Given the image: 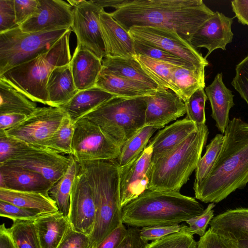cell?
I'll return each instance as SVG.
<instances>
[{
    "label": "cell",
    "mask_w": 248,
    "mask_h": 248,
    "mask_svg": "<svg viewBox=\"0 0 248 248\" xmlns=\"http://www.w3.org/2000/svg\"><path fill=\"white\" fill-rule=\"evenodd\" d=\"M79 164L92 189L96 206L94 226L89 236L93 248H95L122 223L119 166L115 159Z\"/></svg>",
    "instance_id": "4"
},
{
    "label": "cell",
    "mask_w": 248,
    "mask_h": 248,
    "mask_svg": "<svg viewBox=\"0 0 248 248\" xmlns=\"http://www.w3.org/2000/svg\"><path fill=\"white\" fill-rule=\"evenodd\" d=\"M211 229L230 240L248 237V208L228 209L214 217Z\"/></svg>",
    "instance_id": "24"
},
{
    "label": "cell",
    "mask_w": 248,
    "mask_h": 248,
    "mask_svg": "<svg viewBox=\"0 0 248 248\" xmlns=\"http://www.w3.org/2000/svg\"><path fill=\"white\" fill-rule=\"evenodd\" d=\"M0 201L44 214L59 211L56 202L48 193L21 191L0 188Z\"/></svg>",
    "instance_id": "29"
},
{
    "label": "cell",
    "mask_w": 248,
    "mask_h": 248,
    "mask_svg": "<svg viewBox=\"0 0 248 248\" xmlns=\"http://www.w3.org/2000/svg\"><path fill=\"white\" fill-rule=\"evenodd\" d=\"M69 29L25 32L18 27L0 33V76L47 51Z\"/></svg>",
    "instance_id": "8"
},
{
    "label": "cell",
    "mask_w": 248,
    "mask_h": 248,
    "mask_svg": "<svg viewBox=\"0 0 248 248\" xmlns=\"http://www.w3.org/2000/svg\"><path fill=\"white\" fill-rule=\"evenodd\" d=\"M67 2L73 7L71 28L76 34L77 44L103 61V58L106 57V52L99 24V15L104 8L91 0H69Z\"/></svg>",
    "instance_id": "11"
},
{
    "label": "cell",
    "mask_w": 248,
    "mask_h": 248,
    "mask_svg": "<svg viewBox=\"0 0 248 248\" xmlns=\"http://www.w3.org/2000/svg\"><path fill=\"white\" fill-rule=\"evenodd\" d=\"M224 135L217 134L206 146V151L201 157L195 170L194 184H200L210 172L220 152L223 142Z\"/></svg>",
    "instance_id": "38"
},
{
    "label": "cell",
    "mask_w": 248,
    "mask_h": 248,
    "mask_svg": "<svg viewBox=\"0 0 248 248\" xmlns=\"http://www.w3.org/2000/svg\"><path fill=\"white\" fill-rule=\"evenodd\" d=\"M234 248H248V237L236 241L230 240Z\"/></svg>",
    "instance_id": "56"
},
{
    "label": "cell",
    "mask_w": 248,
    "mask_h": 248,
    "mask_svg": "<svg viewBox=\"0 0 248 248\" xmlns=\"http://www.w3.org/2000/svg\"><path fill=\"white\" fill-rule=\"evenodd\" d=\"M27 116L18 113L0 114V130L6 131L14 127Z\"/></svg>",
    "instance_id": "53"
},
{
    "label": "cell",
    "mask_w": 248,
    "mask_h": 248,
    "mask_svg": "<svg viewBox=\"0 0 248 248\" xmlns=\"http://www.w3.org/2000/svg\"><path fill=\"white\" fill-rule=\"evenodd\" d=\"M75 123L67 115L53 136L45 143L43 148L59 154L72 155Z\"/></svg>",
    "instance_id": "36"
},
{
    "label": "cell",
    "mask_w": 248,
    "mask_h": 248,
    "mask_svg": "<svg viewBox=\"0 0 248 248\" xmlns=\"http://www.w3.org/2000/svg\"><path fill=\"white\" fill-rule=\"evenodd\" d=\"M99 24L106 57L126 58L136 55L134 39L110 13L102 10L99 15Z\"/></svg>",
    "instance_id": "19"
},
{
    "label": "cell",
    "mask_w": 248,
    "mask_h": 248,
    "mask_svg": "<svg viewBox=\"0 0 248 248\" xmlns=\"http://www.w3.org/2000/svg\"><path fill=\"white\" fill-rule=\"evenodd\" d=\"M231 84L248 105V55L236 65Z\"/></svg>",
    "instance_id": "45"
},
{
    "label": "cell",
    "mask_w": 248,
    "mask_h": 248,
    "mask_svg": "<svg viewBox=\"0 0 248 248\" xmlns=\"http://www.w3.org/2000/svg\"><path fill=\"white\" fill-rule=\"evenodd\" d=\"M157 129L145 126L129 139L121 148L119 156L116 161L119 167L134 161L147 146L150 139Z\"/></svg>",
    "instance_id": "35"
},
{
    "label": "cell",
    "mask_w": 248,
    "mask_h": 248,
    "mask_svg": "<svg viewBox=\"0 0 248 248\" xmlns=\"http://www.w3.org/2000/svg\"><path fill=\"white\" fill-rule=\"evenodd\" d=\"M124 0H91V1L96 5L103 8L107 7H110L115 9L118 7Z\"/></svg>",
    "instance_id": "55"
},
{
    "label": "cell",
    "mask_w": 248,
    "mask_h": 248,
    "mask_svg": "<svg viewBox=\"0 0 248 248\" xmlns=\"http://www.w3.org/2000/svg\"><path fill=\"white\" fill-rule=\"evenodd\" d=\"M134 50L136 55H143L175 66L186 68H194L197 67L161 48L135 39Z\"/></svg>",
    "instance_id": "39"
},
{
    "label": "cell",
    "mask_w": 248,
    "mask_h": 248,
    "mask_svg": "<svg viewBox=\"0 0 248 248\" xmlns=\"http://www.w3.org/2000/svg\"><path fill=\"white\" fill-rule=\"evenodd\" d=\"M127 229L126 235L118 248H145L148 243L140 239V229L129 226Z\"/></svg>",
    "instance_id": "52"
},
{
    "label": "cell",
    "mask_w": 248,
    "mask_h": 248,
    "mask_svg": "<svg viewBox=\"0 0 248 248\" xmlns=\"http://www.w3.org/2000/svg\"><path fill=\"white\" fill-rule=\"evenodd\" d=\"M135 57L144 71L161 88L170 89L181 97L180 92L173 80L172 71L175 65L141 55Z\"/></svg>",
    "instance_id": "34"
},
{
    "label": "cell",
    "mask_w": 248,
    "mask_h": 248,
    "mask_svg": "<svg viewBox=\"0 0 248 248\" xmlns=\"http://www.w3.org/2000/svg\"><path fill=\"white\" fill-rule=\"evenodd\" d=\"M196 248H234L231 241L213 231L210 228L200 237Z\"/></svg>",
    "instance_id": "49"
},
{
    "label": "cell",
    "mask_w": 248,
    "mask_h": 248,
    "mask_svg": "<svg viewBox=\"0 0 248 248\" xmlns=\"http://www.w3.org/2000/svg\"><path fill=\"white\" fill-rule=\"evenodd\" d=\"M66 115L60 107H37L24 120L5 132L10 137L44 149L45 143L58 129Z\"/></svg>",
    "instance_id": "10"
},
{
    "label": "cell",
    "mask_w": 248,
    "mask_h": 248,
    "mask_svg": "<svg viewBox=\"0 0 248 248\" xmlns=\"http://www.w3.org/2000/svg\"><path fill=\"white\" fill-rule=\"evenodd\" d=\"M103 66L120 77L136 81L157 91L161 88L143 69L135 57H106Z\"/></svg>",
    "instance_id": "30"
},
{
    "label": "cell",
    "mask_w": 248,
    "mask_h": 248,
    "mask_svg": "<svg viewBox=\"0 0 248 248\" xmlns=\"http://www.w3.org/2000/svg\"><path fill=\"white\" fill-rule=\"evenodd\" d=\"M95 86L117 96L127 98L149 96L156 91L141 83L117 75L104 66Z\"/></svg>",
    "instance_id": "25"
},
{
    "label": "cell",
    "mask_w": 248,
    "mask_h": 248,
    "mask_svg": "<svg viewBox=\"0 0 248 248\" xmlns=\"http://www.w3.org/2000/svg\"><path fill=\"white\" fill-rule=\"evenodd\" d=\"M0 248H17L4 223L0 226Z\"/></svg>",
    "instance_id": "54"
},
{
    "label": "cell",
    "mask_w": 248,
    "mask_h": 248,
    "mask_svg": "<svg viewBox=\"0 0 248 248\" xmlns=\"http://www.w3.org/2000/svg\"><path fill=\"white\" fill-rule=\"evenodd\" d=\"M73 7L62 0H38V9L19 26L25 32L50 31L71 27Z\"/></svg>",
    "instance_id": "16"
},
{
    "label": "cell",
    "mask_w": 248,
    "mask_h": 248,
    "mask_svg": "<svg viewBox=\"0 0 248 248\" xmlns=\"http://www.w3.org/2000/svg\"><path fill=\"white\" fill-rule=\"evenodd\" d=\"M132 38L161 48L178 56L194 66L209 65L207 60L175 31L153 27H134L128 31Z\"/></svg>",
    "instance_id": "12"
},
{
    "label": "cell",
    "mask_w": 248,
    "mask_h": 248,
    "mask_svg": "<svg viewBox=\"0 0 248 248\" xmlns=\"http://www.w3.org/2000/svg\"><path fill=\"white\" fill-rule=\"evenodd\" d=\"M197 128L198 125L186 117L159 130L148 143L153 148L152 163L178 145Z\"/></svg>",
    "instance_id": "22"
},
{
    "label": "cell",
    "mask_w": 248,
    "mask_h": 248,
    "mask_svg": "<svg viewBox=\"0 0 248 248\" xmlns=\"http://www.w3.org/2000/svg\"><path fill=\"white\" fill-rule=\"evenodd\" d=\"M215 207V203H210L201 214L186 220V222L189 226L183 224L185 230L192 235L196 234L200 237L203 236L208 226L214 217Z\"/></svg>",
    "instance_id": "44"
},
{
    "label": "cell",
    "mask_w": 248,
    "mask_h": 248,
    "mask_svg": "<svg viewBox=\"0 0 248 248\" xmlns=\"http://www.w3.org/2000/svg\"><path fill=\"white\" fill-rule=\"evenodd\" d=\"M72 155L78 163L113 160L120 155L121 148L90 120L82 118L75 123Z\"/></svg>",
    "instance_id": "9"
},
{
    "label": "cell",
    "mask_w": 248,
    "mask_h": 248,
    "mask_svg": "<svg viewBox=\"0 0 248 248\" xmlns=\"http://www.w3.org/2000/svg\"><path fill=\"white\" fill-rule=\"evenodd\" d=\"M71 31L69 29L47 51L9 69L0 78L32 101L49 106L47 80L53 69L69 64L71 61Z\"/></svg>",
    "instance_id": "6"
},
{
    "label": "cell",
    "mask_w": 248,
    "mask_h": 248,
    "mask_svg": "<svg viewBox=\"0 0 248 248\" xmlns=\"http://www.w3.org/2000/svg\"><path fill=\"white\" fill-rule=\"evenodd\" d=\"M53 185L37 172L19 167L0 165V188L48 193Z\"/></svg>",
    "instance_id": "20"
},
{
    "label": "cell",
    "mask_w": 248,
    "mask_h": 248,
    "mask_svg": "<svg viewBox=\"0 0 248 248\" xmlns=\"http://www.w3.org/2000/svg\"><path fill=\"white\" fill-rule=\"evenodd\" d=\"M38 0H14L16 22L20 26L36 12Z\"/></svg>",
    "instance_id": "48"
},
{
    "label": "cell",
    "mask_w": 248,
    "mask_h": 248,
    "mask_svg": "<svg viewBox=\"0 0 248 248\" xmlns=\"http://www.w3.org/2000/svg\"><path fill=\"white\" fill-rule=\"evenodd\" d=\"M127 229L121 223L95 248H118L125 238Z\"/></svg>",
    "instance_id": "51"
},
{
    "label": "cell",
    "mask_w": 248,
    "mask_h": 248,
    "mask_svg": "<svg viewBox=\"0 0 248 248\" xmlns=\"http://www.w3.org/2000/svg\"><path fill=\"white\" fill-rule=\"evenodd\" d=\"M197 244L193 235L182 225L179 232L148 243L145 248H196Z\"/></svg>",
    "instance_id": "41"
},
{
    "label": "cell",
    "mask_w": 248,
    "mask_h": 248,
    "mask_svg": "<svg viewBox=\"0 0 248 248\" xmlns=\"http://www.w3.org/2000/svg\"><path fill=\"white\" fill-rule=\"evenodd\" d=\"M49 106L60 107L68 102L78 92L69 64L55 67L46 84Z\"/></svg>",
    "instance_id": "26"
},
{
    "label": "cell",
    "mask_w": 248,
    "mask_h": 248,
    "mask_svg": "<svg viewBox=\"0 0 248 248\" xmlns=\"http://www.w3.org/2000/svg\"><path fill=\"white\" fill-rule=\"evenodd\" d=\"M233 19L218 11L214 12L194 34L189 43L196 49L206 48V59L216 49L226 50L227 45L232 42L233 37L232 31Z\"/></svg>",
    "instance_id": "18"
},
{
    "label": "cell",
    "mask_w": 248,
    "mask_h": 248,
    "mask_svg": "<svg viewBox=\"0 0 248 248\" xmlns=\"http://www.w3.org/2000/svg\"><path fill=\"white\" fill-rule=\"evenodd\" d=\"M117 96L94 86L79 91L66 104L60 107L75 123L100 105Z\"/></svg>",
    "instance_id": "28"
},
{
    "label": "cell",
    "mask_w": 248,
    "mask_h": 248,
    "mask_svg": "<svg viewBox=\"0 0 248 248\" xmlns=\"http://www.w3.org/2000/svg\"><path fill=\"white\" fill-rule=\"evenodd\" d=\"M96 206L91 187L80 170L70 195L68 219L74 230L90 236L95 223Z\"/></svg>",
    "instance_id": "14"
},
{
    "label": "cell",
    "mask_w": 248,
    "mask_h": 248,
    "mask_svg": "<svg viewBox=\"0 0 248 248\" xmlns=\"http://www.w3.org/2000/svg\"><path fill=\"white\" fill-rule=\"evenodd\" d=\"M181 225H155L142 227L140 229V236L144 242L155 241L166 236L179 232Z\"/></svg>",
    "instance_id": "46"
},
{
    "label": "cell",
    "mask_w": 248,
    "mask_h": 248,
    "mask_svg": "<svg viewBox=\"0 0 248 248\" xmlns=\"http://www.w3.org/2000/svg\"><path fill=\"white\" fill-rule=\"evenodd\" d=\"M146 102L145 126L160 129L186 113L181 98L170 89L161 88L145 96Z\"/></svg>",
    "instance_id": "17"
},
{
    "label": "cell",
    "mask_w": 248,
    "mask_h": 248,
    "mask_svg": "<svg viewBox=\"0 0 248 248\" xmlns=\"http://www.w3.org/2000/svg\"><path fill=\"white\" fill-rule=\"evenodd\" d=\"M37 108L36 102L0 78V114L18 113L28 116Z\"/></svg>",
    "instance_id": "31"
},
{
    "label": "cell",
    "mask_w": 248,
    "mask_h": 248,
    "mask_svg": "<svg viewBox=\"0 0 248 248\" xmlns=\"http://www.w3.org/2000/svg\"><path fill=\"white\" fill-rule=\"evenodd\" d=\"M34 221L13 220L9 230L17 248H41Z\"/></svg>",
    "instance_id": "37"
},
{
    "label": "cell",
    "mask_w": 248,
    "mask_h": 248,
    "mask_svg": "<svg viewBox=\"0 0 248 248\" xmlns=\"http://www.w3.org/2000/svg\"><path fill=\"white\" fill-rule=\"evenodd\" d=\"M204 89L197 90L185 102L186 117L197 125L205 124V103L208 99Z\"/></svg>",
    "instance_id": "42"
},
{
    "label": "cell",
    "mask_w": 248,
    "mask_h": 248,
    "mask_svg": "<svg viewBox=\"0 0 248 248\" xmlns=\"http://www.w3.org/2000/svg\"><path fill=\"white\" fill-rule=\"evenodd\" d=\"M58 248H93L89 236L71 227Z\"/></svg>",
    "instance_id": "50"
},
{
    "label": "cell",
    "mask_w": 248,
    "mask_h": 248,
    "mask_svg": "<svg viewBox=\"0 0 248 248\" xmlns=\"http://www.w3.org/2000/svg\"><path fill=\"white\" fill-rule=\"evenodd\" d=\"M205 91L211 104V116L215 121L216 127L223 134L230 121L229 112L234 105V95L224 83L221 73L217 74Z\"/></svg>",
    "instance_id": "23"
},
{
    "label": "cell",
    "mask_w": 248,
    "mask_h": 248,
    "mask_svg": "<svg viewBox=\"0 0 248 248\" xmlns=\"http://www.w3.org/2000/svg\"><path fill=\"white\" fill-rule=\"evenodd\" d=\"M208 134L205 124L198 125L183 142L152 163L148 190L180 192L196 170Z\"/></svg>",
    "instance_id": "5"
},
{
    "label": "cell",
    "mask_w": 248,
    "mask_h": 248,
    "mask_svg": "<svg viewBox=\"0 0 248 248\" xmlns=\"http://www.w3.org/2000/svg\"><path fill=\"white\" fill-rule=\"evenodd\" d=\"M214 14L202 0H124L110 13L127 31L134 27L166 28L188 42Z\"/></svg>",
    "instance_id": "1"
},
{
    "label": "cell",
    "mask_w": 248,
    "mask_h": 248,
    "mask_svg": "<svg viewBox=\"0 0 248 248\" xmlns=\"http://www.w3.org/2000/svg\"><path fill=\"white\" fill-rule=\"evenodd\" d=\"M217 158L207 176L193 184L196 199L218 203L248 183V123L238 118L230 120Z\"/></svg>",
    "instance_id": "2"
},
{
    "label": "cell",
    "mask_w": 248,
    "mask_h": 248,
    "mask_svg": "<svg viewBox=\"0 0 248 248\" xmlns=\"http://www.w3.org/2000/svg\"><path fill=\"white\" fill-rule=\"evenodd\" d=\"M45 214H46L0 201V216L9 218L12 221L16 219L35 221Z\"/></svg>",
    "instance_id": "43"
},
{
    "label": "cell",
    "mask_w": 248,
    "mask_h": 248,
    "mask_svg": "<svg viewBox=\"0 0 248 248\" xmlns=\"http://www.w3.org/2000/svg\"><path fill=\"white\" fill-rule=\"evenodd\" d=\"M204 210L195 198L180 192L146 190L122 207V222L138 228L177 225Z\"/></svg>",
    "instance_id": "3"
},
{
    "label": "cell",
    "mask_w": 248,
    "mask_h": 248,
    "mask_svg": "<svg viewBox=\"0 0 248 248\" xmlns=\"http://www.w3.org/2000/svg\"><path fill=\"white\" fill-rule=\"evenodd\" d=\"M69 162V156L38 148L0 165L19 167L37 172L54 185L66 172Z\"/></svg>",
    "instance_id": "15"
},
{
    "label": "cell",
    "mask_w": 248,
    "mask_h": 248,
    "mask_svg": "<svg viewBox=\"0 0 248 248\" xmlns=\"http://www.w3.org/2000/svg\"><path fill=\"white\" fill-rule=\"evenodd\" d=\"M152 146L148 144L134 161L119 167V197L121 208L146 190L152 165Z\"/></svg>",
    "instance_id": "13"
},
{
    "label": "cell",
    "mask_w": 248,
    "mask_h": 248,
    "mask_svg": "<svg viewBox=\"0 0 248 248\" xmlns=\"http://www.w3.org/2000/svg\"><path fill=\"white\" fill-rule=\"evenodd\" d=\"M102 61L82 46L77 44L69 64L78 91L95 86L103 67Z\"/></svg>",
    "instance_id": "21"
},
{
    "label": "cell",
    "mask_w": 248,
    "mask_h": 248,
    "mask_svg": "<svg viewBox=\"0 0 248 248\" xmlns=\"http://www.w3.org/2000/svg\"><path fill=\"white\" fill-rule=\"evenodd\" d=\"M70 162L64 174L48 191L51 198L56 202L59 212L68 217L72 188L80 169L79 163L74 156H69Z\"/></svg>",
    "instance_id": "32"
},
{
    "label": "cell",
    "mask_w": 248,
    "mask_h": 248,
    "mask_svg": "<svg viewBox=\"0 0 248 248\" xmlns=\"http://www.w3.org/2000/svg\"><path fill=\"white\" fill-rule=\"evenodd\" d=\"M18 27L16 22L14 0H0V33Z\"/></svg>",
    "instance_id": "47"
},
{
    "label": "cell",
    "mask_w": 248,
    "mask_h": 248,
    "mask_svg": "<svg viewBox=\"0 0 248 248\" xmlns=\"http://www.w3.org/2000/svg\"><path fill=\"white\" fill-rule=\"evenodd\" d=\"M36 147L7 135L0 130V164L32 151Z\"/></svg>",
    "instance_id": "40"
},
{
    "label": "cell",
    "mask_w": 248,
    "mask_h": 248,
    "mask_svg": "<svg viewBox=\"0 0 248 248\" xmlns=\"http://www.w3.org/2000/svg\"><path fill=\"white\" fill-rule=\"evenodd\" d=\"M205 67L186 68L177 66L174 67L172 71L173 80L184 102L197 90L205 88Z\"/></svg>",
    "instance_id": "33"
},
{
    "label": "cell",
    "mask_w": 248,
    "mask_h": 248,
    "mask_svg": "<svg viewBox=\"0 0 248 248\" xmlns=\"http://www.w3.org/2000/svg\"><path fill=\"white\" fill-rule=\"evenodd\" d=\"M34 222L41 248H58L71 228L68 217L59 211Z\"/></svg>",
    "instance_id": "27"
},
{
    "label": "cell",
    "mask_w": 248,
    "mask_h": 248,
    "mask_svg": "<svg viewBox=\"0 0 248 248\" xmlns=\"http://www.w3.org/2000/svg\"><path fill=\"white\" fill-rule=\"evenodd\" d=\"M146 102L144 97H114L85 115L121 148L145 126Z\"/></svg>",
    "instance_id": "7"
}]
</instances>
